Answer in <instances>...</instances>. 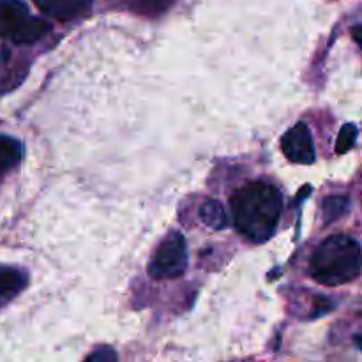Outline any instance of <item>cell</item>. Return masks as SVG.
Wrapping results in <instances>:
<instances>
[{"mask_svg":"<svg viewBox=\"0 0 362 362\" xmlns=\"http://www.w3.org/2000/svg\"><path fill=\"white\" fill-rule=\"evenodd\" d=\"M283 211V197L269 182H250L232 197L235 228L255 244H262L274 235Z\"/></svg>","mask_w":362,"mask_h":362,"instance_id":"obj_1","label":"cell"},{"mask_svg":"<svg viewBox=\"0 0 362 362\" xmlns=\"http://www.w3.org/2000/svg\"><path fill=\"white\" fill-rule=\"evenodd\" d=\"M310 272L315 281L325 286L354 281L361 274L359 243L345 233L331 235L315 250Z\"/></svg>","mask_w":362,"mask_h":362,"instance_id":"obj_2","label":"cell"},{"mask_svg":"<svg viewBox=\"0 0 362 362\" xmlns=\"http://www.w3.org/2000/svg\"><path fill=\"white\" fill-rule=\"evenodd\" d=\"M48 32L49 25L41 18L32 16L21 0H0V39L30 45Z\"/></svg>","mask_w":362,"mask_h":362,"instance_id":"obj_3","label":"cell"},{"mask_svg":"<svg viewBox=\"0 0 362 362\" xmlns=\"http://www.w3.org/2000/svg\"><path fill=\"white\" fill-rule=\"evenodd\" d=\"M187 267V246L182 233L173 232L161 243L156 251L148 272L154 278H179Z\"/></svg>","mask_w":362,"mask_h":362,"instance_id":"obj_4","label":"cell"},{"mask_svg":"<svg viewBox=\"0 0 362 362\" xmlns=\"http://www.w3.org/2000/svg\"><path fill=\"white\" fill-rule=\"evenodd\" d=\"M281 151L286 159L297 165H311L315 163V144L310 126L306 122H297L290 127L281 138Z\"/></svg>","mask_w":362,"mask_h":362,"instance_id":"obj_5","label":"cell"},{"mask_svg":"<svg viewBox=\"0 0 362 362\" xmlns=\"http://www.w3.org/2000/svg\"><path fill=\"white\" fill-rule=\"evenodd\" d=\"M34 2L46 16L59 21L76 20L92 7V0H34Z\"/></svg>","mask_w":362,"mask_h":362,"instance_id":"obj_6","label":"cell"},{"mask_svg":"<svg viewBox=\"0 0 362 362\" xmlns=\"http://www.w3.org/2000/svg\"><path fill=\"white\" fill-rule=\"evenodd\" d=\"M23 158V145L13 136L0 134V173L13 170Z\"/></svg>","mask_w":362,"mask_h":362,"instance_id":"obj_7","label":"cell"},{"mask_svg":"<svg viewBox=\"0 0 362 362\" xmlns=\"http://www.w3.org/2000/svg\"><path fill=\"white\" fill-rule=\"evenodd\" d=\"M200 219L212 230H223L228 225L226 212L218 200H207L200 207Z\"/></svg>","mask_w":362,"mask_h":362,"instance_id":"obj_8","label":"cell"},{"mask_svg":"<svg viewBox=\"0 0 362 362\" xmlns=\"http://www.w3.org/2000/svg\"><path fill=\"white\" fill-rule=\"evenodd\" d=\"M25 276L11 267H0V299L23 288Z\"/></svg>","mask_w":362,"mask_h":362,"instance_id":"obj_9","label":"cell"},{"mask_svg":"<svg viewBox=\"0 0 362 362\" xmlns=\"http://www.w3.org/2000/svg\"><path fill=\"white\" fill-rule=\"evenodd\" d=\"M350 211V198L346 197H329L324 200V219L325 223H332L345 216Z\"/></svg>","mask_w":362,"mask_h":362,"instance_id":"obj_10","label":"cell"},{"mask_svg":"<svg viewBox=\"0 0 362 362\" xmlns=\"http://www.w3.org/2000/svg\"><path fill=\"white\" fill-rule=\"evenodd\" d=\"M357 134H359L357 126H354V124H345V126L341 127V131H339L338 141H336V151H338L339 154H345V152L352 151V148L356 147Z\"/></svg>","mask_w":362,"mask_h":362,"instance_id":"obj_11","label":"cell"},{"mask_svg":"<svg viewBox=\"0 0 362 362\" xmlns=\"http://www.w3.org/2000/svg\"><path fill=\"white\" fill-rule=\"evenodd\" d=\"M172 4L173 0H140L138 7H140V11H144V13L154 16V14L165 13Z\"/></svg>","mask_w":362,"mask_h":362,"instance_id":"obj_12","label":"cell"},{"mask_svg":"<svg viewBox=\"0 0 362 362\" xmlns=\"http://www.w3.org/2000/svg\"><path fill=\"white\" fill-rule=\"evenodd\" d=\"M117 354L110 349H101L99 352H94L87 357V361H115Z\"/></svg>","mask_w":362,"mask_h":362,"instance_id":"obj_13","label":"cell"},{"mask_svg":"<svg viewBox=\"0 0 362 362\" xmlns=\"http://www.w3.org/2000/svg\"><path fill=\"white\" fill-rule=\"evenodd\" d=\"M361 25H357L356 28H354V39H356V42H359V39H361Z\"/></svg>","mask_w":362,"mask_h":362,"instance_id":"obj_14","label":"cell"}]
</instances>
